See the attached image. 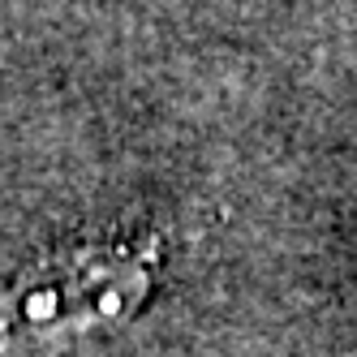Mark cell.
Wrapping results in <instances>:
<instances>
[{
	"label": "cell",
	"instance_id": "cell-1",
	"mask_svg": "<svg viewBox=\"0 0 357 357\" xmlns=\"http://www.w3.org/2000/svg\"><path fill=\"white\" fill-rule=\"evenodd\" d=\"M155 241H91L31 263L0 293V357H56L65 344L125 323L151 293Z\"/></svg>",
	"mask_w": 357,
	"mask_h": 357
}]
</instances>
